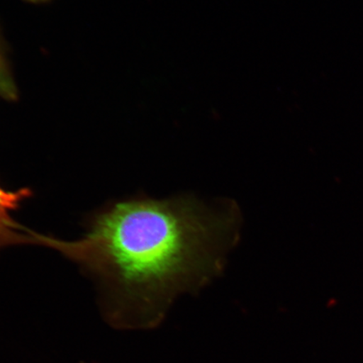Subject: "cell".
I'll return each instance as SVG.
<instances>
[{"label":"cell","instance_id":"obj_4","mask_svg":"<svg viewBox=\"0 0 363 363\" xmlns=\"http://www.w3.org/2000/svg\"><path fill=\"white\" fill-rule=\"evenodd\" d=\"M26 1L31 3H44L49 1V0H26Z\"/></svg>","mask_w":363,"mask_h":363},{"label":"cell","instance_id":"obj_3","mask_svg":"<svg viewBox=\"0 0 363 363\" xmlns=\"http://www.w3.org/2000/svg\"><path fill=\"white\" fill-rule=\"evenodd\" d=\"M17 96L16 88L6 56L0 47V97L13 101Z\"/></svg>","mask_w":363,"mask_h":363},{"label":"cell","instance_id":"obj_1","mask_svg":"<svg viewBox=\"0 0 363 363\" xmlns=\"http://www.w3.org/2000/svg\"><path fill=\"white\" fill-rule=\"evenodd\" d=\"M86 233L66 240L30 230V244L55 250L97 283L113 326L160 325L180 295L197 292L223 269L240 216L229 201L136 196L88 216Z\"/></svg>","mask_w":363,"mask_h":363},{"label":"cell","instance_id":"obj_2","mask_svg":"<svg viewBox=\"0 0 363 363\" xmlns=\"http://www.w3.org/2000/svg\"><path fill=\"white\" fill-rule=\"evenodd\" d=\"M31 195L29 189L11 191L0 184V251L16 245L27 244V228L13 219L12 213Z\"/></svg>","mask_w":363,"mask_h":363}]
</instances>
